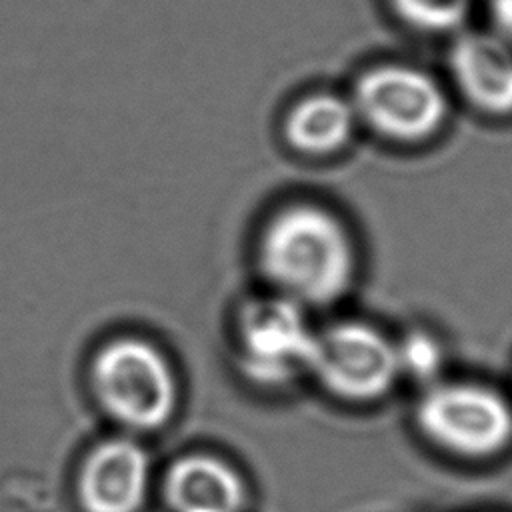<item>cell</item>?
Listing matches in <instances>:
<instances>
[{"label":"cell","mask_w":512,"mask_h":512,"mask_svg":"<svg viewBox=\"0 0 512 512\" xmlns=\"http://www.w3.org/2000/svg\"><path fill=\"white\" fill-rule=\"evenodd\" d=\"M266 278L298 304L338 300L354 278V246L328 210L296 204L278 212L260 238Z\"/></svg>","instance_id":"cell-1"},{"label":"cell","mask_w":512,"mask_h":512,"mask_svg":"<svg viewBox=\"0 0 512 512\" xmlns=\"http://www.w3.org/2000/svg\"><path fill=\"white\" fill-rule=\"evenodd\" d=\"M92 384L108 414L130 428H158L176 406L168 360L140 338H116L102 346L92 364Z\"/></svg>","instance_id":"cell-2"},{"label":"cell","mask_w":512,"mask_h":512,"mask_svg":"<svg viewBox=\"0 0 512 512\" xmlns=\"http://www.w3.org/2000/svg\"><path fill=\"white\" fill-rule=\"evenodd\" d=\"M418 424L438 446L462 456H490L512 440V408L478 384H436L418 404Z\"/></svg>","instance_id":"cell-3"},{"label":"cell","mask_w":512,"mask_h":512,"mask_svg":"<svg viewBox=\"0 0 512 512\" xmlns=\"http://www.w3.org/2000/svg\"><path fill=\"white\" fill-rule=\"evenodd\" d=\"M308 370L348 400L378 398L400 376L396 344L362 322H340L316 332Z\"/></svg>","instance_id":"cell-4"},{"label":"cell","mask_w":512,"mask_h":512,"mask_svg":"<svg viewBox=\"0 0 512 512\" xmlns=\"http://www.w3.org/2000/svg\"><path fill=\"white\" fill-rule=\"evenodd\" d=\"M356 116L394 140H420L440 128L448 102L440 84L426 72L386 64L366 72L354 92Z\"/></svg>","instance_id":"cell-5"},{"label":"cell","mask_w":512,"mask_h":512,"mask_svg":"<svg viewBox=\"0 0 512 512\" xmlns=\"http://www.w3.org/2000/svg\"><path fill=\"white\" fill-rule=\"evenodd\" d=\"M314 336L298 302L284 296L256 300L240 314L242 366L258 382H288L308 370Z\"/></svg>","instance_id":"cell-6"},{"label":"cell","mask_w":512,"mask_h":512,"mask_svg":"<svg viewBox=\"0 0 512 512\" xmlns=\"http://www.w3.org/2000/svg\"><path fill=\"white\" fill-rule=\"evenodd\" d=\"M146 488L148 458L130 440L96 446L78 476V496L86 512H138Z\"/></svg>","instance_id":"cell-7"},{"label":"cell","mask_w":512,"mask_h":512,"mask_svg":"<svg viewBox=\"0 0 512 512\" xmlns=\"http://www.w3.org/2000/svg\"><path fill=\"white\" fill-rule=\"evenodd\" d=\"M450 64L460 90L474 106L488 114L512 112V44L500 34L460 36Z\"/></svg>","instance_id":"cell-8"},{"label":"cell","mask_w":512,"mask_h":512,"mask_svg":"<svg viewBox=\"0 0 512 512\" xmlns=\"http://www.w3.org/2000/svg\"><path fill=\"white\" fill-rule=\"evenodd\" d=\"M164 500L170 512H246L248 490L230 464L194 454L170 466Z\"/></svg>","instance_id":"cell-9"},{"label":"cell","mask_w":512,"mask_h":512,"mask_svg":"<svg viewBox=\"0 0 512 512\" xmlns=\"http://www.w3.org/2000/svg\"><path fill=\"white\" fill-rule=\"evenodd\" d=\"M356 122L354 106L334 94H314L300 100L286 118V138L310 154H326L344 146Z\"/></svg>","instance_id":"cell-10"},{"label":"cell","mask_w":512,"mask_h":512,"mask_svg":"<svg viewBox=\"0 0 512 512\" xmlns=\"http://www.w3.org/2000/svg\"><path fill=\"white\" fill-rule=\"evenodd\" d=\"M398 16L424 32H448L464 22L472 0H390Z\"/></svg>","instance_id":"cell-11"},{"label":"cell","mask_w":512,"mask_h":512,"mask_svg":"<svg viewBox=\"0 0 512 512\" xmlns=\"http://www.w3.org/2000/svg\"><path fill=\"white\" fill-rule=\"evenodd\" d=\"M400 374L412 372L420 378H428L436 372L440 364V352L432 338L422 334H412L408 340L396 344Z\"/></svg>","instance_id":"cell-12"},{"label":"cell","mask_w":512,"mask_h":512,"mask_svg":"<svg viewBox=\"0 0 512 512\" xmlns=\"http://www.w3.org/2000/svg\"><path fill=\"white\" fill-rule=\"evenodd\" d=\"M490 14L498 34L512 44V0H490Z\"/></svg>","instance_id":"cell-13"}]
</instances>
